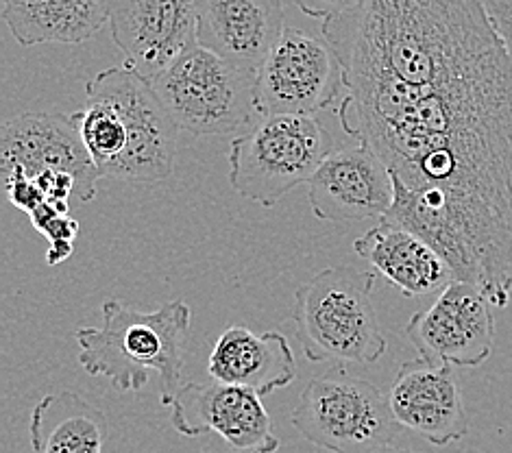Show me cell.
Returning a JSON list of instances; mask_svg holds the SVG:
<instances>
[{"label": "cell", "instance_id": "obj_2", "mask_svg": "<svg viewBox=\"0 0 512 453\" xmlns=\"http://www.w3.org/2000/svg\"><path fill=\"white\" fill-rule=\"evenodd\" d=\"M103 325L77 329V360L83 371L107 377L120 393H138L151 373L162 379V403L173 397L184 369V345L192 310L184 301H170L153 312L133 310L118 299L101 305Z\"/></svg>", "mask_w": 512, "mask_h": 453}, {"label": "cell", "instance_id": "obj_20", "mask_svg": "<svg viewBox=\"0 0 512 453\" xmlns=\"http://www.w3.org/2000/svg\"><path fill=\"white\" fill-rule=\"evenodd\" d=\"M303 14L319 20H332L345 16L362 5V0H295Z\"/></svg>", "mask_w": 512, "mask_h": 453}, {"label": "cell", "instance_id": "obj_12", "mask_svg": "<svg viewBox=\"0 0 512 453\" xmlns=\"http://www.w3.org/2000/svg\"><path fill=\"white\" fill-rule=\"evenodd\" d=\"M164 406H170V423L181 436L214 432L240 453H275L282 445L262 397L247 388L188 382Z\"/></svg>", "mask_w": 512, "mask_h": 453}, {"label": "cell", "instance_id": "obj_10", "mask_svg": "<svg viewBox=\"0 0 512 453\" xmlns=\"http://www.w3.org/2000/svg\"><path fill=\"white\" fill-rule=\"evenodd\" d=\"M0 170L5 177H66L77 183L79 201L99 190V168L85 151L77 127L64 114H22L0 133Z\"/></svg>", "mask_w": 512, "mask_h": 453}, {"label": "cell", "instance_id": "obj_21", "mask_svg": "<svg viewBox=\"0 0 512 453\" xmlns=\"http://www.w3.org/2000/svg\"><path fill=\"white\" fill-rule=\"evenodd\" d=\"M486 9H489L491 20L495 22L512 59V0H486Z\"/></svg>", "mask_w": 512, "mask_h": 453}, {"label": "cell", "instance_id": "obj_8", "mask_svg": "<svg viewBox=\"0 0 512 453\" xmlns=\"http://www.w3.org/2000/svg\"><path fill=\"white\" fill-rule=\"evenodd\" d=\"M343 99V70L327 40L286 27L255 72L258 116H314Z\"/></svg>", "mask_w": 512, "mask_h": 453}, {"label": "cell", "instance_id": "obj_19", "mask_svg": "<svg viewBox=\"0 0 512 453\" xmlns=\"http://www.w3.org/2000/svg\"><path fill=\"white\" fill-rule=\"evenodd\" d=\"M35 453H103L107 416L75 390L46 395L31 412Z\"/></svg>", "mask_w": 512, "mask_h": 453}, {"label": "cell", "instance_id": "obj_7", "mask_svg": "<svg viewBox=\"0 0 512 453\" xmlns=\"http://www.w3.org/2000/svg\"><path fill=\"white\" fill-rule=\"evenodd\" d=\"M88 99L114 107L125 138V157L118 181L160 183L173 173L177 155V127L149 81L136 72L107 68L85 81Z\"/></svg>", "mask_w": 512, "mask_h": 453}, {"label": "cell", "instance_id": "obj_14", "mask_svg": "<svg viewBox=\"0 0 512 453\" xmlns=\"http://www.w3.org/2000/svg\"><path fill=\"white\" fill-rule=\"evenodd\" d=\"M388 403L395 421L436 447L469 432V416L454 366H434L421 358L404 362L390 384Z\"/></svg>", "mask_w": 512, "mask_h": 453}, {"label": "cell", "instance_id": "obj_22", "mask_svg": "<svg viewBox=\"0 0 512 453\" xmlns=\"http://www.w3.org/2000/svg\"><path fill=\"white\" fill-rule=\"evenodd\" d=\"M371 453H419V451H412V449H401V447H393V445H388V447H382V449L371 451Z\"/></svg>", "mask_w": 512, "mask_h": 453}, {"label": "cell", "instance_id": "obj_5", "mask_svg": "<svg viewBox=\"0 0 512 453\" xmlns=\"http://www.w3.org/2000/svg\"><path fill=\"white\" fill-rule=\"evenodd\" d=\"M329 153L332 142L314 116H258L231 140L229 183L240 197L271 207L308 186Z\"/></svg>", "mask_w": 512, "mask_h": 453}, {"label": "cell", "instance_id": "obj_17", "mask_svg": "<svg viewBox=\"0 0 512 453\" xmlns=\"http://www.w3.org/2000/svg\"><path fill=\"white\" fill-rule=\"evenodd\" d=\"M353 249L406 299L432 295L456 279L428 242L386 220L364 231Z\"/></svg>", "mask_w": 512, "mask_h": 453}, {"label": "cell", "instance_id": "obj_18", "mask_svg": "<svg viewBox=\"0 0 512 453\" xmlns=\"http://www.w3.org/2000/svg\"><path fill=\"white\" fill-rule=\"evenodd\" d=\"M3 16L22 46L81 44L109 22V0H5Z\"/></svg>", "mask_w": 512, "mask_h": 453}, {"label": "cell", "instance_id": "obj_23", "mask_svg": "<svg viewBox=\"0 0 512 453\" xmlns=\"http://www.w3.org/2000/svg\"><path fill=\"white\" fill-rule=\"evenodd\" d=\"M203 453H221V451H210V449H207V451H203Z\"/></svg>", "mask_w": 512, "mask_h": 453}, {"label": "cell", "instance_id": "obj_13", "mask_svg": "<svg viewBox=\"0 0 512 453\" xmlns=\"http://www.w3.org/2000/svg\"><path fill=\"white\" fill-rule=\"evenodd\" d=\"M308 201L323 223L384 218L395 201L393 175L369 146L332 151L308 183Z\"/></svg>", "mask_w": 512, "mask_h": 453}, {"label": "cell", "instance_id": "obj_11", "mask_svg": "<svg viewBox=\"0 0 512 453\" xmlns=\"http://www.w3.org/2000/svg\"><path fill=\"white\" fill-rule=\"evenodd\" d=\"M199 0H109V31L125 68L153 83L197 44Z\"/></svg>", "mask_w": 512, "mask_h": 453}, {"label": "cell", "instance_id": "obj_3", "mask_svg": "<svg viewBox=\"0 0 512 453\" xmlns=\"http://www.w3.org/2000/svg\"><path fill=\"white\" fill-rule=\"evenodd\" d=\"M375 273L349 264L323 268L295 292L292 323L310 362L369 366L382 358L388 340L373 305Z\"/></svg>", "mask_w": 512, "mask_h": 453}, {"label": "cell", "instance_id": "obj_9", "mask_svg": "<svg viewBox=\"0 0 512 453\" xmlns=\"http://www.w3.org/2000/svg\"><path fill=\"white\" fill-rule=\"evenodd\" d=\"M406 336L423 362L475 369L495 347L493 303L478 286L454 279L428 310L410 318Z\"/></svg>", "mask_w": 512, "mask_h": 453}, {"label": "cell", "instance_id": "obj_15", "mask_svg": "<svg viewBox=\"0 0 512 453\" xmlns=\"http://www.w3.org/2000/svg\"><path fill=\"white\" fill-rule=\"evenodd\" d=\"M284 31V0H199L197 44L251 75Z\"/></svg>", "mask_w": 512, "mask_h": 453}, {"label": "cell", "instance_id": "obj_1", "mask_svg": "<svg viewBox=\"0 0 512 453\" xmlns=\"http://www.w3.org/2000/svg\"><path fill=\"white\" fill-rule=\"evenodd\" d=\"M340 125L382 159V218L423 238L493 308L512 295V59L484 0H362L323 22Z\"/></svg>", "mask_w": 512, "mask_h": 453}, {"label": "cell", "instance_id": "obj_6", "mask_svg": "<svg viewBox=\"0 0 512 453\" xmlns=\"http://www.w3.org/2000/svg\"><path fill=\"white\" fill-rule=\"evenodd\" d=\"M308 443L332 453H371L393 445L399 423L388 395L360 377L338 369L314 377L290 416Z\"/></svg>", "mask_w": 512, "mask_h": 453}, {"label": "cell", "instance_id": "obj_4", "mask_svg": "<svg viewBox=\"0 0 512 453\" xmlns=\"http://www.w3.org/2000/svg\"><path fill=\"white\" fill-rule=\"evenodd\" d=\"M151 85L175 127L194 138H238L258 116L255 75L199 44Z\"/></svg>", "mask_w": 512, "mask_h": 453}, {"label": "cell", "instance_id": "obj_16", "mask_svg": "<svg viewBox=\"0 0 512 453\" xmlns=\"http://www.w3.org/2000/svg\"><path fill=\"white\" fill-rule=\"evenodd\" d=\"M207 373L214 382L266 397L295 382L297 366L282 332L255 334L245 325H231L214 342Z\"/></svg>", "mask_w": 512, "mask_h": 453}]
</instances>
